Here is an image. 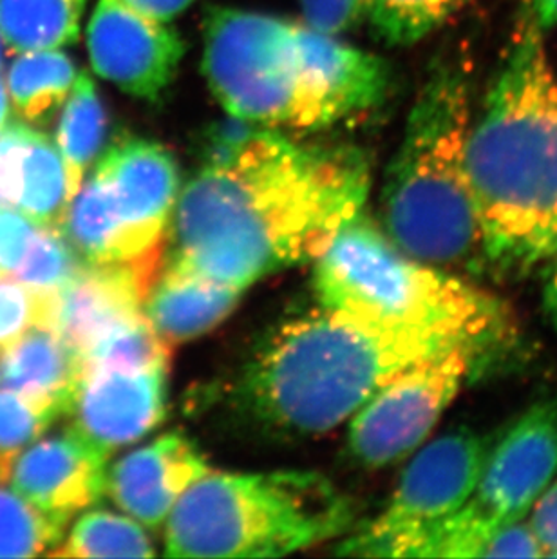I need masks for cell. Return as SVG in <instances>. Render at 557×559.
Instances as JSON below:
<instances>
[{
	"instance_id": "cell-16",
	"label": "cell",
	"mask_w": 557,
	"mask_h": 559,
	"mask_svg": "<svg viewBox=\"0 0 557 559\" xmlns=\"http://www.w3.org/2000/svg\"><path fill=\"white\" fill-rule=\"evenodd\" d=\"M206 473L209 464L195 443L183 435L170 433L112 465L106 489L121 511L156 528L181 495Z\"/></svg>"
},
{
	"instance_id": "cell-10",
	"label": "cell",
	"mask_w": 557,
	"mask_h": 559,
	"mask_svg": "<svg viewBox=\"0 0 557 559\" xmlns=\"http://www.w3.org/2000/svg\"><path fill=\"white\" fill-rule=\"evenodd\" d=\"M484 357L460 344L391 377L353 415L346 440L353 462L379 469L420 448Z\"/></svg>"
},
{
	"instance_id": "cell-1",
	"label": "cell",
	"mask_w": 557,
	"mask_h": 559,
	"mask_svg": "<svg viewBox=\"0 0 557 559\" xmlns=\"http://www.w3.org/2000/svg\"><path fill=\"white\" fill-rule=\"evenodd\" d=\"M371 159L349 143L261 129L228 164L201 167L176 201L167 270L245 290L316 261L371 192Z\"/></svg>"
},
{
	"instance_id": "cell-43",
	"label": "cell",
	"mask_w": 557,
	"mask_h": 559,
	"mask_svg": "<svg viewBox=\"0 0 557 559\" xmlns=\"http://www.w3.org/2000/svg\"><path fill=\"white\" fill-rule=\"evenodd\" d=\"M0 275H2V274H0Z\"/></svg>"
},
{
	"instance_id": "cell-26",
	"label": "cell",
	"mask_w": 557,
	"mask_h": 559,
	"mask_svg": "<svg viewBox=\"0 0 557 559\" xmlns=\"http://www.w3.org/2000/svg\"><path fill=\"white\" fill-rule=\"evenodd\" d=\"M80 357L84 365V373L98 368H167L170 344L165 343L158 332L151 326L147 317L142 316L112 328L111 332H107L87 346Z\"/></svg>"
},
{
	"instance_id": "cell-9",
	"label": "cell",
	"mask_w": 557,
	"mask_h": 559,
	"mask_svg": "<svg viewBox=\"0 0 557 559\" xmlns=\"http://www.w3.org/2000/svg\"><path fill=\"white\" fill-rule=\"evenodd\" d=\"M489 448L467 428L435 438L411 460L384 509L347 531L333 555L418 558L427 536L473 497Z\"/></svg>"
},
{
	"instance_id": "cell-38",
	"label": "cell",
	"mask_w": 557,
	"mask_h": 559,
	"mask_svg": "<svg viewBox=\"0 0 557 559\" xmlns=\"http://www.w3.org/2000/svg\"><path fill=\"white\" fill-rule=\"evenodd\" d=\"M10 122V100L5 93L4 76H2V66H0V129Z\"/></svg>"
},
{
	"instance_id": "cell-20",
	"label": "cell",
	"mask_w": 557,
	"mask_h": 559,
	"mask_svg": "<svg viewBox=\"0 0 557 559\" xmlns=\"http://www.w3.org/2000/svg\"><path fill=\"white\" fill-rule=\"evenodd\" d=\"M87 0H0V33L13 53L63 49L80 37Z\"/></svg>"
},
{
	"instance_id": "cell-25",
	"label": "cell",
	"mask_w": 557,
	"mask_h": 559,
	"mask_svg": "<svg viewBox=\"0 0 557 559\" xmlns=\"http://www.w3.org/2000/svg\"><path fill=\"white\" fill-rule=\"evenodd\" d=\"M467 0H374L371 35L390 48H407L440 29Z\"/></svg>"
},
{
	"instance_id": "cell-17",
	"label": "cell",
	"mask_w": 557,
	"mask_h": 559,
	"mask_svg": "<svg viewBox=\"0 0 557 559\" xmlns=\"http://www.w3.org/2000/svg\"><path fill=\"white\" fill-rule=\"evenodd\" d=\"M84 377L79 352L48 324H35L0 346V388L66 415Z\"/></svg>"
},
{
	"instance_id": "cell-39",
	"label": "cell",
	"mask_w": 557,
	"mask_h": 559,
	"mask_svg": "<svg viewBox=\"0 0 557 559\" xmlns=\"http://www.w3.org/2000/svg\"><path fill=\"white\" fill-rule=\"evenodd\" d=\"M537 24L542 29L545 27L557 26V0H553V4L548 5V10L537 19Z\"/></svg>"
},
{
	"instance_id": "cell-11",
	"label": "cell",
	"mask_w": 557,
	"mask_h": 559,
	"mask_svg": "<svg viewBox=\"0 0 557 559\" xmlns=\"http://www.w3.org/2000/svg\"><path fill=\"white\" fill-rule=\"evenodd\" d=\"M557 476V395L526 407L490 445L473 497L454 514L484 549L501 527L529 516ZM487 550L484 549V558Z\"/></svg>"
},
{
	"instance_id": "cell-15",
	"label": "cell",
	"mask_w": 557,
	"mask_h": 559,
	"mask_svg": "<svg viewBox=\"0 0 557 559\" xmlns=\"http://www.w3.org/2000/svg\"><path fill=\"white\" fill-rule=\"evenodd\" d=\"M109 451L68 428L62 435L27 445L13 464L11 489L58 516H73L106 491Z\"/></svg>"
},
{
	"instance_id": "cell-41",
	"label": "cell",
	"mask_w": 557,
	"mask_h": 559,
	"mask_svg": "<svg viewBox=\"0 0 557 559\" xmlns=\"http://www.w3.org/2000/svg\"><path fill=\"white\" fill-rule=\"evenodd\" d=\"M2 43L4 40H2V33H0V66H2Z\"/></svg>"
},
{
	"instance_id": "cell-29",
	"label": "cell",
	"mask_w": 557,
	"mask_h": 559,
	"mask_svg": "<svg viewBox=\"0 0 557 559\" xmlns=\"http://www.w3.org/2000/svg\"><path fill=\"white\" fill-rule=\"evenodd\" d=\"M54 292L33 290L11 275H0V346L35 324H48Z\"/></svg>"
},
{
	"instance_id": "cell-32",
	"label": "cell",
	"mask_w": 557,
	"mask_h": 559,
	"mask_svg": "<svg viewBox=\"0 0 557 559\" xmlns=\"http://www.w3.org/2000/svg\"><path fill=\"white\" fill-rule=\"evenodd\" d=\"M261 129L264 127L245 122L241 118L230 117V115H226L225 120L211 123L206 127L201 140L203 167L228 164Z\"/></svg>"
},
{
	"instance_id": "cell-2",
	"label": "cell",
	"mask_w": 557,
	"mask_h": 559,
	"mask_svg": "<svg viewBox=\"0 0 557 559\" xmlns=\"http://www.w3.org/2000/svg\"><path fill=\"white\" fill-rule=\"evenodd\" d=\"M542 32L526 13L467 132L482 255L505 272L557 253V76Z\"/></svg>"
},
{
	"instance_id": "cell-5",
	"label": "cell",
	"mask_w": 557,
	"mask_h": 559,
	"mask_svg": "<svg viewBox=\"0 0 557 559\" xmlns=\"http://www.w3.org/2000/svg\"><path fill=\"white\" fill-rule=\"evenodd\" d=\"M471 118L467 69L437 60L411 107L380 194L393 243L447 270L484 263L465 159Z\"/></svg>"
},
{
	"instance_id": "cell-40",
	"label": "cell",
	"mask_w": 557,
	"mask_h": 559,
	"mask_svg": "<svg viewBox=\"0 0 557 559\" xmlns=\"http://www.w3.org/2000/svg\"><path fill=\"white\" fill-rule=\"evenodd\" d=\"M553 4V0H532V13H534V19H540V16L548 10V5Z\"/></svg>"
},
{
	"instance_id": "cell-19",
	"label": "cell",
	"mask_w": 557,
	"mask_h": 559,
	"mask_svg": "<svg viewBox=\"0 0 557 559\" xmlns=\"http://www.w3.org/2000/svg\"><path fill=\"white\" fill-rule=\"evenodd\" d=\"M79 73L63 49L16 53L5 74V93L24 122L44 126L68 100Z\"/></svg>"
},
{
	"instance_id": "cell-33",
	"label": "cell",
	"mask_w": 557,
	"mask_h": 559,
	"mask_svg": "<svg viewBox=\"0 0 557 559\" xmlns=\"http://www.w3.org/2000/svg\"><path fill=\"white\" fill-rule=\"evenodd\" d=\"M37 228V223L16 209L0 206V274L15 272Z\"/></svg>"
},
{
	"instance_id": "cell-4",
	"label": "cell",
	"mask_w": 557,
	"mask_h": 559,
	"mask_svg": "<svg viewBox=\"0 0 557 559\" xmlns=\"http://www.w3.org/2000/svg\"><path fill=\"white\" fill-rule=\"evenodd\" d=\"M452 346L460 343L322 308L261 344L232 385V406L272 437H316L346 423L405 366Z\"/></svg>"
},
{
	"instance_id": "cell-28",
	"label": "cell",
	"mask_w": 557,
	"mask_h": 559,
	"mask_svg": "<svg viewBox=\"0 0 557 559\" xmlns=\"http://www.w3.org/2000/svg\"><path fill=\"white\" fill-rule=\"evenodd\" d=\"M60 415L55 407L0 388V469L4 471L5 480L13 460Z\"/></svg>"
},
{
	"instance_id": "cell-22",
	"label": "cell",
	"mask_w": 557,
	"mask_h": 559,
	"mask_svg": "<svg viewBox=\"0 0 557 559\" xmlns=\"http://www.w3.org/2000/svg\"><path fill=\"white\" fill-rule=\"evenodd\" d=\"M66 167L57 145L44 132H33L22 159L16 211L40 227H62L68 211Z\"/></svg>"
},
{
	"instance_id": "cell-34",
	"label": "cell",
	"mask_w": 557,
	"mask_h": 559,
	"mask_svg": "<svg viewBox=\"0 0 557 559\" xmlns=\"http://www.w3.org/2000/svg\"><path fill=\"white\" fill-rule=\"evenodd\" d=\"M485 558H545L529 520L505 525L490 539Z\"/></svg>"
},
{
	"instance_id": "cell-18",
	"label": "cell",
	"mask_w": 557,
	"mask_h": 559,
	"mask_svg": "<svg viewBox=\"0 0 557 559\" xmlns=\"http://www.w3.org/2000/svg\"><path fill=\"white\" fill-rule=\"evenodd\" d=\"M241 294L236 286L165 269L145 297L143 313L173 346L211 332L234 310Z\"/></svg>"
},
{
	"instance_id": "cell-3",
	"label": "cell",
	"mask_w": 557,
	"mask_h": 559,
	"mask_svg": "<svg viewBox=\"0 0 557 559\" xmlns=\"http://www.w3.org/2000/svg\"><path fill=\"white\" fill-rule=\"evenodd\" d=\"M203 73L226 115L299 134L327 131L384 106L391 66L306 24L212 5Z\"/></svg>"
},
{
	"instance_id": "cell-42",
	"label": "cell",
	"mask_w": 557,
	"mask_h": 559,
	"mask_svg": "<svg viewBox=\"0 0 557 559\" xmlns=\"http://www.w3.org/2000/svg\"><path fill=\"white\" fill-rule=\"evenodd\" d=\"M2 481H5V475L4 471L0 469V484H2Z\"/></svg>"
},
{
	"instance_id": "cell-6",
	"label": "cell",
	"mask_w": 557,
	"mask_h": 559,
	"mask_svg": "<svg viewBox=\"0 0 557 559\" xmlns=\"http://www.w3.org/2000/svg\"><path fill=\"white\" fill-rule=\"evenodd\" d=\"M322 308L375 326L429 333L490 354L514 332L509 308L449 270L413 258L360 212L316 259Z\"/></svg>"
},
{
	"instance_id": "cell-13",
	"label": "cell",
	"mask_w": 557,
	"mask_h": 559,
	"mask_svg": "<svg viewBox=\"0 0 557 559\" xmlns=\"http://www.w3.org/2000/svg\"><path fill=\"white\" fill-rule=\"evenodd\" d=\"M162 261L85 264L51 294L49 326L80 355L112 328L143 313Z\"/></svg>"
},
{
	"instance_id": "cell-31",
	"label": "cell",
	"mask_w": 557,
	"mask_h": 559,
	"mask_svg": "<svg viewBox=\"0 0 557 559\" xmlns=\"http://www.w3.org/2000/svg\"><path fill=\"white\" fill-rule=\"evenodd\" d=\"M33 127L5 123L0 129V206L15 209L21 190L22 159L32 142Z\"/></svg>"
},
{
	"instance_id": "cell-35",
	"label": "cell",
	"mask_w": 557,
	"mask_h": 559,
	"mask_svg": "<svg viewBox=\"0 0 557 559\" xmlns=\"http://www.w3.org/2000/svg\"><path fill=\"white\" fill-rule=\"evenodd\" d=\"M526 520L542 544L545 558H557V476L532 507Z\"/></svg>"
},
{
	"instance_id": "cell-14",
	"label": "cell",
	"mask_w": 557,
	"mask_h": 559,
	"mask_svg": "<svg viewBox=\"0 0 557 559\" xmlns=\"http://www.w3.org/2000/svg\"><path fill=\"white\" fill-rule=\"evenodd\" d=\"M165 377L167 368L85 371L69 409L71 428L106 451L137 442L164 420Z\"/></svg>"
},
{
	"instance_id": "cell-37",
	"label": "cell",
	"mask_w": 557,
	"mask_h": 559,
	"mask_svg": "<svg viewBox=\"0 0 557 559\" xmlns=\"http://www.w3.org/2000/svg\"><path fill=\"white\" fill-rule=\"evenodd\" d=\"M545 266H547V272H545V283H543V305H545L548 319L557 332V253Z\"/></svg>"
},
{
	"instance_id": "cell-7",
	"label": "cell",
	"mask_w": 557,
	"mask_h": 559,
	"mask_svg": "<svg viewBox=\"0 0 557 559\" xmlns=\"http://www.w3.org/2000/svg\"><path fill=\"white\" fill-rule=\"evenodd\" d=\"M355 507L308 471L206 473L167 518L170 558H278L341 538Z\"/></svg>"
},
{
	"instance_id": "cell-27",
	"label": "cell",
	"mask_w": 557,
	"mask_h": 559,
	"mask_svg": "<svg viewBox=\"0 0 557 559\" xmlns=\"http://www.w3.org/2000/svg\"><path fill=\"white\" fill-rule=\"evenodd\" d=\"M79 269L76 252L60 228L38 225L26 255L11 277L33 290L57 292Z\"/></svg>"
},
{
	"instance_id": "cell-23",
	"label": "cell",
	"mask_w": 557,
	"mask_h": 559,
	"mask_svg": "<svg viewBox=\"0 0 557 559\" xmlns=\"http://www.w3.org/2000/svg\"><path fill=\"white\" fill-rule=\"evenodd\" d=\"M153 542L134 518L85 512L48 556L58 558H151Z\"/></svg>"
},
{
	"instance_id": "cell-24",
	"label": "cell",
	"mask_w": 557,
	"mask_h": 559,
	"mask_svg": "<svg viewBox=\"0 0 557 559\" xmlns=\"http://www.w3.org/2000/svg\"><path fill=\"white\" fill-rule=\"evenodd\" d=\"M69 518L33 506L26 498L0 486V558L49 555L62 542Z\"/></svg>"
},
{
	"instance_id": "cell-12",
	"label": "cell",
	"mask_w": 557,
	"mask_h": 559,
	"mask_svg": "<svg viewBox=\"0 0 557 559\" xmlns=\"http://www.w3.org/2000/svg\"><path fill=\"white\" fill-rule=\"evenodd\" d=\"M87 49L100 79L145 102L162 100L185 57L178 29L126 0L96 2L87 26Z\"/></svg>"
},
{
	"instance_id": "cell-30",
	"label": "cell",
	"mask_w": 557,
	"mask_h": 559,
	"mask_svg": "<svg viewBox=\"0 0 557 559\" xmlns=\"http://www.w3.org/2000/svg\"><path fill=\"white\" fill-rule=\"evenodd\" d=\"M374 0H299L305 24L316 32L341 37L368 21Z\"/></svg>"
},
{
	"instance_id": "cell-8",
	"label": "cell",
	"mask_w": 557,
	"mask_h": 559,
	"mask_svg": "<svg viewBox=\"0 0 557 559\" xmlns=\"http://www.w3.org/2000/svg\"><path fill=\"white\" fill-rule=\"evenodd\" d=\"M178 195V165L164 145L121 140L82 181L60 230L85 264L162 261Z\"/></svg>"
},
{
	"instance_id": "cell-36",
	"label": "cell",
	"mask_w": 557,
	"mask_h": 559,
	"mask_svg": "<svg viewBox=\"0 0 557 559\" xmlns=\"http://www.w3.org/2000/svg\"><path fill=\"white\" fill-rule=\"evenodd\" d=\"M126 2L154 19L170 22L181 15L189 5L194 4L195 0H126Z\"/></svg>"
},
{
	"instance_id": "cell-21",
	"label": "cell",
	"mask_w": 557,
	"mask_h": 559,
	"mask_svg": "<svg viewBox=\"0 0 557 559\" xmlns=\"http://www.w3.org/2000/svg\"><path fill=\"white\" fill-rule=\"evenodd\" d=\"M106 127V109L95 82L82 71L74 80L68 100L63 102L55 143L66 167L69 201L79 192L85 173L100 153Z\"/></svg>"
}]
</instances>
